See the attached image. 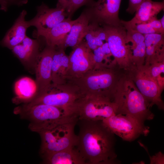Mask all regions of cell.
<instances>
[{"label": "cell", "instance_id": "d6986e66", "mask_svg": "<svg viewBox=\"0 0 164 164\" xmlns=\"http://www.w3.org/2000/svg\"><path fill=\"white\" fill-rule=\"evenodd\" d=\"M64 50L54 47L52 69V83L54 84H63L67 81L69 60Z\"/></svg>", "mask_w": 164, "mask_h": 164}, {"label": "cell", "instance_id": "d6a6232c", "mask_svg": "<svg viewBox=\"0 0 164 164\" xmlns=\"http://www.w3.org/2000/svg\"><path fill=\"white\" fill-rule=\"evenodd\" d=\"M164 15H163L161 19H159L162 27L163 29H164Z\"/></svg>", "mask_w": 164, "mask_h": 164}, {"label": "cell", "instance_id": "8992f818", "mask_svg": "<svg viewBox=\"0 0 164 164\" xmlns=\"http://www.w3.org/2000/svg\"><path fill=\"white\" fill-rule=\"evenodd\" d=\"M78 119L38 131L41 139L40 153L42 158L50 154L75 147L77 135L75 127Z\"/></svg>", "mask_w": 164, "mask_h": 164}, {"label": "cell", "instance_id": "5b68a950", "mask_svg": "<svg viewBox=\"0 0 164 164\" xmlns=\"http://www.w3.org/2000/svg\"><path fill=\"white\" fill-rule=\"evenodd\" d=\"M14 112L22 118L29 120V128L36 132L78 118L67 115L58 108L44 104H24L16 108Z\"/></svg>", "mask_w": 164, "mask_h": 164}, {"label": "cell", "instance_id": "7a4b0ae2", "mask_svg": "<svg viewBox=\"0 0 164 164\" xmlns=\"http://www.w3.org/2000/svg\"><path fill=\"white\" fill-rule=\"evenodd\" d=\"M125 73L115 66L95 65L79 77L68 79L85 95L108 98L113 101L118 82Z\"/></svg>", "mask_w": 164, "mask_h": 164}, {"label": "cell", "instance_id": "83f0119b", "mask_svg": "<svg viewBox=\"0 0 164 164\" xmlns=\"http://www.w3.org/2000/svg\"><path fill=\"white\" fill-rule=\"evenodd\" d=\"M94 1V0H71L67 12L68 18H71L74 13L81 6L84 5L89 6Z\"/></svg>", "mask_w": 164, "mask_h": 164}, {"label": "cell", "instance_id": "e0dca14e", "mask_svg": "<svg viewBox=\"0 0 164 164\" xmlns=\"http://www.w3.org/2000/svg\"><path fill=\"white\" fill-rule=\"evenodd\" d=\"M27 13L25 10L22 11L0 42L1 45L12 50L25 38L27 30L30 26L28 21L25 19Z\"/></svg>", "mask_w": 164, "mask_h": 164}, {"label": "cell", "instance_id": "cb8c5ba5", "mask_svg": "<svg viewBox=\"0 0 164 164\" xmlns=\"http://www.w3.org/2000/svg\"><path fill=\"white\" fill-rule=\"evenodd\" d=\"M48 164H85L75 147L49 154L43 157Z\"/></svg>", "mask_w": 164, "mask_h": 164}, {"label": "cell", "instance_id": "4dcf8cb0", "mask_svg": "<svg viewBox=\"0 0 164 164\" xmlns=\"http://www.w3.org/2000/svg\"><path fill=\"white\" fill-rule=\"evenodd\" d=\"M150 164H164V155L161 152L151 157Z\"/></svg>", "mask_w": 164, "mask_h": 164}, {"label": "cell", "instance_id": "8fae6325", "mask_svg": "<svg viewBox=\"0 0 164 164\" xmlns=\"http://www.w3.org/2000/svg\"><path fill=\"white\" fill-rule=\"evenodd\" d=\"M121 0H98L94 1L86 9L91 16V21L101 26L122 25L119 17Z\"/></svg>", "mask_w": 164, "mask_h": 164}, {"label": "cell", "instance_id": "484cf974", "mask_svg": "<svg viewBox=\"0 0 164 164\" xmlns=\"http://www.w3.org/2000/svg\"><path fill=\"white\" fill-rule=\"evenodd\" d=\"M124 27L125 29H131L144 35L164 33V29L162 27L160 19H157L147 23Z\"/></svg>", "mask_w": 164, "mask_h": 164}, {"label": "cell", "instance_id": "44dd1931", "mask_svg": "<svg viewBox=\"0 0 164 164\" xmlns=\"http://www.w3.org/2000/svg\"><path fill=\"white\" fill-rule=\"evenodd\" d=\"M145 57L144 65H147L154 62L164 59V36L163 34L145 35Z\"/></svg>", "mask_w": 164, "mask_h": 164}, {"label": "cell", "instance_id": "f546056e", "mask_svg": "<svg viewBox=\"0 0 164 164\" xmlns=\"http://www.w3.org/2000/svg\"><path fill=\"white\" fill-rule=\"evenodd\" d=\"M144 0H129L128 5L126 10V12L131 14H133Z\"/></svg>", "mask_w": 164, "mask_h": 164}, {"label": "cell", "instance_id": "30bf717a", "mask_svg": "<svg viewBox=\"0 0 164 164\" xmlns=\"http://www.w3.org/2000/svg\"><path fill=\"white\" fill-rule=\"evenodd\" d=\"M114 103L108 98L85 95L78 104L77 114L78 119L102 120L116 114Z\"/></svg>", "mask_w": 164, "mask_h": 164}, {"label": "cell", "instance_id": "3957f363", "mask_svg": "<svg viewBox=\"0 0 164 164\" xmlns=\"http://www.w3.org/2000/svg\"><path fill=\"white\" fill-rule=\"evenodd\" d=\"M113 101L116 108V114L129 116L143 124L154 118L149 104L127 73L118 82Z\"/></svg>", "mask_w": 164, "mask_h": 164}, {"label": "cell", "instance_id": "6da1fadb", "mask_svg": "<svg viewBox=\"0 0 164 164\" xmlns=\"http://www.w3.org/2000/svg\"><path fill=\"white\" fill-rule=\"evenodd\" d=\"M75 148L85 164L120 163L115 151V135L102 120L78 119Z\"/></svg>", "mask_w": 164, "mask_h": 164}, {"label": "cell", "instance_id": "f1b7e54d", "mask_svg": "<svg viewBox=\"0 0 164 164\" xmlns=\"http://www.w3.org/2000/svg\"><path fill=\"white\" fill-rule=\"evenodd\" d=\"M27 0H0L1 9L6 11L8 7L12 4L21 5L26 4Z\"/></svg>", "mask_w": 164, "mask_h": 164}, {"label": "cell", "instance_id": "4fadbf2b", "mask_svg": "<svg viewBox=\"0 0 164 164\" xmlns=\"http://www.w3.org/2000/svg\"><path fill=\"white\" fill-rule=\"evenodd\" d=\"M68 56L67 80L79 77L95 66L92 51L84 40L73 49Z\"/></svg>", "mask_w": 164, "mask_h": 164}, {"label": "cell", "instance_id": "9c48e42d", "mask_svg": "<svg viewBox=\"0 0 164 164\" xmlns=\"http://www.w3.org/2000/svg\"><path fill=\"white\" fill-rule=\"evenodd\" d=\"M102 121L113 133L127 141H133L141 135L147 136L149 132L144 124L127 115L116 114Z\"/></svg>", "mask_w": 164, "mask_h": 164}, {"label": "cell", "instance_id": "7402d4cb", "mask_svg": "<svg viewBox=\"0 0 164 164\" xmlns=\"http://www.w3.org/2000/svg\"><path fill=\"white\" fill-rule=\"evenodd\" d=\"M74 21L71 18H67L40 37L44 38L47 45L63 48Z\"/></svg>", "mask_w": 164, "mask_h": 164}, {"label": "cell", "instance_id": "ffe728a7", "mask_svg": "<svg viewBox=\"0 0 164 164\" xmlns=\"http://www.w3.org/2000/svg\"><path fill=\"white\" fill-rule=\"evenodd\" d=\"M126 39L128 44L133 63L135 67L144 65L145 46L144 35L131 29H126Z\"/></svg>", "mask_w": 164, "mask_h": 164}, {"label": "cell", "instance_id": "9a60e30c", "mask_svg": "<svg viewBox=\"0 0 164 164\" xmlns=\"http://www.w3.org/2000/svg\"><path fill=\"white\" fill-rule=\"evenodd\" d=\"M39 38L32 39L27 36L12 50L25 67L28 69H35L38 57L41 52Z\"/></svg>", "mask_w": 164, "mask_h": 164}, {"label": "cell", "instance_id": "d4e9b609", "mask_svg": "<svg viewBox=\"0 0 164 164\" xmlns=\"http://www.w3.org/2000/svg\"><path fill=\"white\" fill-rule=\"evenodd\" d=\"M84 38L86 40H84L93 51L106 42L107 34L103 26L97 22L90 20Z\"/></svg>", "mask_w": 164, "mask_h": 164}, {"label": "cell", "instance_id": "603a6c76", "mask_svg": "<svg viewBox=\"0 0 164 164\" xmlns=\"http://www.w3.org/2000/svg\"><path fill=\"white\" fill-rule=\"evenodd\" d=\"M15 97L12 101L14 103H26L33 98L38 92L35 81L28 77H23L18 80L14 85Z\"/></svg>", "mask_w": 164, "mask_h": 164}, {"label": "cell", "instance_id": "5bb4252c", "mask_svg": "<svg viewBox=\"0 0 164 164\" xmlns=\"http://www.w3.org/2000/svg\"><path fill=\"white\" fill-rule=\"evenodd\" d=\"M54 50V47L46 45L38 57L35 69L37 93L45 90L52 83V69Z\"/></svg>", "mask_w": 164, "mask_h": 164}, {"label": "cell", "instance_id": "ac0fdd59", "mask_svg": "<svg viewBox=\"0 0 164 164\" xmlns=\"http://www.w3.org/2000/svg\"><path fill=\"white\" fill-rule=\"evenodd\" d=\"M90 20V15L85 9L78 18L74 20L65 40L63 48L65 49L67 47H70L73 49L82 41Z\"/></svg>", "mask_w": 164, "mask_h": 164}, {"label": "cell", "instance_id": "ba28073f", "mask_svg": "<svg viewBox=\"0 0 164 164\" xmlns=\"http://www.w3.org/2000/svg\"><path fill=\"white\" fill-rule=\"evenodd\" d=\"M126 73L144 96L150 108L156 105L159 110H163L164 104L161 98L162 91L145 66L135 67Z\"/></svg>", "mask_w": 164, "mask_h": 164}, {"label": "cell", "instance_id": "4316f807", "mask_svg": "<svg viewBox=\"0 0 164 164\" xmlns=\"http://www.w3.org/2000/svg\"><path fill=\"white\" fill-rule=\"evenodd\" d=\"M150 75L157 81L161 90L164 88V59L154 62L148 65H144Z\"/></svg>", "mask_w": 164, "mask_h": 164}, {"label": "cell", "instance_id": "1f68e13d", "mask_svg": "<svg viewBox=\"0 0 164 164\" xmlns=\"http://www.w3.org/2000/svg\"><path fill=\"white\" fill-rule=\"evenodd\" d=\"M71 0H58L56 7L64 9L67 13L70 5Z\"/></svg>", "mask_w": 164, "mask_h": 164}, {"label": "cell", "instance_id": "7c38bea8", "mask_svg": "<svg viewBox=\"0 0 164 164\" xmlns=\"http://www.w3.org/2000/svg\"><path fill=\"white\" fill-rule=\"evenodd\" d=\"M37 11L36 16L28 21L30 26L36 28L34 36L37 38L68 17L64 9L57 7L50 8L44 3L37 7Z\"/></svg>", "mask_w": 164, "mask_h": 164}, {"label": "cell", "instance_id": "277c9868", "mask_svg": "<svg viewBox=\"0 0 164 164\" xmlns=\"http://www.w3.org/2000/svg\"><path fill=\"white\" fill-rule=\"evenodd\" d=\"M85 96L79 87L69 80L60 84L51 83L45 90L37 93L24 104L32 105L44 104L62 110L67 115L78 117V104Z\"/></svg>", "mask_w": 164, "mask_h": 164}, {"label": "cell", "instance_id": "52a82bcc", "mask_svg": "<svg viewBox=\"0 0 164 164\" xmlns=\"http://www.w3.org/2000/svg\"><path fill=\"white\" fill-rule=\"evenodd\" d=\"M107 41L116 66L127 73L135 66L132 62L128 44L126 39V30L122 25L103 26Z\"/></svg>", "mask_w": 164, "mask_h": 164}, {"label": "cell", "instance_id": "2e32d148", "mask_svg": "<svg viewBox=\"0 0 164 164\" xmlns=\"http://www.w3.org/2000/svg\"><path fill=\"white\" fill-rule=\"evenodd\" d=\"M164 9V2L144 0L137 9L134 17L128 21L121 20L124 26L145 23L157 19V15Z\"/></svg>", "mask_w": 164, "mask_h": 164}]
</instances>
